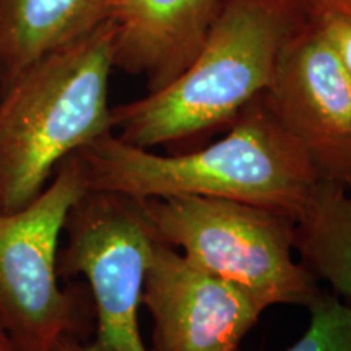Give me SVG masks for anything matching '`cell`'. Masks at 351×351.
Here are the masks:
<instances>
[{
    "mask_svg": "<svg viewBox=\"0 0 351 351\" xmlns=\"http://www.w3.org/2000/svg\"><path fill=\"white\" fill-rule=\"evenodd\" d=\"M75 153L88 191L140 200L176 195L230 199L276 210L293 219L322 182L262 96L231 122L225 137L199 150L156 155L108 132Z\"/></svg>",
    "mask_w": 351,
    "mask_h": 351,
    "instance_id": "cell-1",
    "label": "cell"
},
{
    "mask_svg": "<svg viewBox=\"0 0 351 351\" xmlns=\"http://www.w3.org/2000/svg\"><path fill=\"white\" fill-rule=\"evenodd\" d=\"M306 15L302 0H221L194 60L160 90L112 106V132L150 150L231 124L265 93Z\"/></svg>",
    "mask_w": 351,
    "mask_h": 351,
    "instance_id": "cell-2",
    "label": "cell"
},
{
    "mask_svg": "<svg viewBox=\"0 0 351 351\" xmlns=\"http://www.w3.org/2000/svg\"><path fill=\"white\" fill-rule=\"evenodd\" d=\"M112 52L108 20L0 88V213L25 208L65 158L112 132Z\"/></svg>",
    "mask_w": 351,
    "mask_h": 351,
    "instance_id": "cell-3",
    "label": "cell"
},
{
    "mask_svg": "<svg viewBox=\"0 0 351 351\" xmlns=\"http://www.w3.org/2000/svg\"><path fill=\"white\" fill-rule=\"evenodd\" d=\"M158 238L192 263L226 280L265 307L309 306L317 278L293 257L295 219L247 202L176 195L143 200Z\"/></svg>",
    "mask_w": 351,
    "mask_h": 351,
    "instance_id": "cell-4",
    "label": "cell"
},
{
    "mask_svg": "<svg viewBox=\"0 0 351 351\" xmlns=\"http://www.w3.org/2000/svg\"><path fill=\"white\" fill-rule=\"evenodd\" d=\"M88 191L77 153L25 208L0 213V324L19 351H52L85 340L90 309L82 291L59 285L57 256L70 208Z\"/></svg>",
    "mask_w": 351,
    "mask_h": 351,
    "instance_id": "cell-5",
    "label": "cell"
},
{
    "mask_svg": "<svg viewBox=\"0 0 351 351\" xmlns=\"http://www.w3.org/2000/svg\"><path fill=\"white\" fill-rule=\"evenodd\" d=\"M59 278L83 276L95 313L91 340L65 339L52 351H148L138 309L145 274L158 234L143 200L103 191H86L64 225Z\"/></svg>",
    "mask_w": 351,
    "mask_h": 351,
    "instance_id": "cell-6",
    "label": "cell"
},
{
    "mask_svg": "<svg viewBox=\"0 0 351 351\" xmlns=\"http://www.w3.org/2000/svg\"><path fill=\"white\" fill-rule=\"evenodd\" d=\"M262 101L324 182L351 189V78L309 8L283 44Z\"/></svg>",
    "mask_w": 351,
    "mask_h": 351,
    "instance_id": "cell-7",
    "label": "cell"
},
{
    "mask_svg": "<svg viewBox=\"0 0 351 351\" xmlns=\"http://www.w3.org/2000/svg\"><path fill=\"white\" fill-rule=\"evenodd\" d=\"M142 304L153 319L152 351H236L265 311L161 239L153 245Z\"/></svg>",
    "mask_w": 351,
    "mask_h": 351,
    "instance_id": "cell-8",
    "label": "cell"
},
{
    "mask_svg": "<svg viewBox=\"0 0 351 351\" xmlns=\"http://www.w3.org/2000/svg\"><path fill=\"white\" fill-rule=\"evenodd\" d=\"M221 0H109L114 69L147 77L148 91L194 60Z\"/></svg>",
    "mask_w": 351,
    "mask_h": 351,
    "instance_id": "cell-9",
    "label": "cell"
},
{
    "mask_svg": "<svg viewBox=\"0 0 351 351\" xmlns=\"http://www.w3.org/2000/svg\"><path fill=\"white\" fill-rule=\"evenodd\" d=\"M109 20V0H0L2 86Z\"/></svg>",
    "mask_w": 351,
    "mask_h": 351,
    "instance_id": "cell-10",
    "label": "cell"
},
{
    "mask_svg": "<svg viewBox=\"0 0 351 351\" xmlns=\"http://www.w3.org/2000/svg\"><path fill=\"white\" fill-rule=\"evenodd\" d=\"M302 265L351 300V189L320 182L295 219Z\"/></svg>",
    "mask_w": 351,
    "mask_h": 351,
    "instance_id": "cell-11",
    "label": "cell"
},
{
    "mask_svg": "<svg viewBox=\"0 0 351 351\" xmlns=\"http://www.w3.org/2000/svg\"><path fill=\"white\" fill-rule=\"evenodd\" d=\"M311 313L304 335L285 351H351V306L337 295L320 293L307 306Z\"/></svg>",
    "mask_w": 351,
    "mask_h": 351,
    "instance_id": "cell-12",
    "label": "cell"
},
{
    "mask_svg": "<svg viewBox=\"0 0 351 351\" xmlns=\"http://www.w3.org/2000/svg\"><path fill=\"white\" fill-rule=\"evenodd\" d=\"M309 12L324 38L339 57L341 67L351 78V16L330 10H314V8H309Z\"/></svg>",
    "mask_w": 351,
    "mask_h": 351,
    "instance_id": "cell-13",
    "label": "cell"
},
{
    "mask_svg": "<svg viewBox=\"0 0 351 351\" xmlns=\"http://www.w3.org/2000/svg\"><path fill=\"white\" fill-rule=\"evenodd\" d=\"M314 10H330L351 16V0H302Z\"/></svg>",
    "mask_w": 351,
    "mask_h": 351,
    "instance_id": "cell-14",
    "label": "cell"
},
{
    "mask_svg": "<svg viewBox=\"0 0 351 351\" xmlns=\"http://www.w3.org/2000/svg\"><path fill=\"white\" fill-rule=\"evenodd\" d=\"M0 351H19L2 324H0Z\"/></svg>",
    "mask_w": 351,
    "mask_h": 351,
    "instance_id": "cell-15",
    "label": "cell"
},
{
    "mask_svg": "<svg viewBox=\"0 0 351 351\" xmlns=\"http://www.w3.org/2000/svg\"><path fill=\"white\" fill-rule=\"evenodd\" d=\"M0 88H2V78H0Z\"/></svg>",
    "mask_w": 351,
    "mask_h": 351,
    "instance_id": "cell-16",
    "label": "cell"
}]
</instances>
